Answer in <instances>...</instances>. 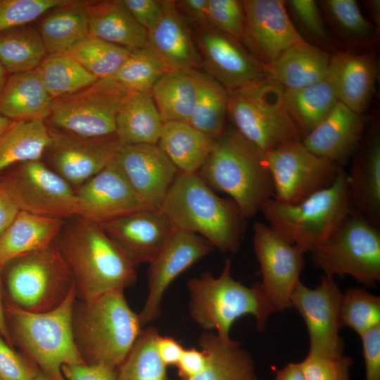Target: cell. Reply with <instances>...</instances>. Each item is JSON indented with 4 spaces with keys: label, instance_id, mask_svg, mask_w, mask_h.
Segmentation results:
<instances>
[{
    "label": "cell",
    "instance_id": "cell-9",
    "mask_svg": "<svg viewBox=\"0 0 380 380\" xmlns=\"http://www.w3.org/2000/svg\"><path fill=\"white\" fill-rule=\"evenodd\" d=\"M283 91L267 77L227 92V115L233 127L265 153L303 139L286 110Z\"/></svg>",
    "mask_w": 380,
    "mask_h": 380
},
{
    "label": "cell",
    "instance_id": "cell-10",
    "mask_svg": "<svg viewBox=\"0 0 380 380\" xmlns=\"http://www.w3.org/2000/svg\"><path fill=\"white\" fill-rule=\"evenodd\" d=\"M310 253L326 275H349L368 287L380 281V231L355 210Z\"/></svg>",
    "mask_w": 380,
    "mask_h": 380
},
{
    "label": "cell",
    "instance_id": "cell-23",
    "mask_svg": "<svg viewBox=\"0 0 380 380\" xmlns=\"http://www.w3.org/2000/svg\"><path fill=\"white\" fill-rule=\"evenodd\" d=\"M366 118L338 101L331 113L302 139L312 153L341 167L353 156L365 135Z\"/></svg>",
    "mask_w": 380,
    "mask_h": 380
},
{
    "label": "cell",
    "instance_id": "cell-19",
    "mask_svg": "<svg viewBox=\"0 0 380 380\" xmlns=\"http://www.w3.org/2000/svg\"><path fill=\"white\" fill-rule=\"evenodd\" d=\"M75 190L77 216L102 224L148 208L114 160Z\"/></svg>",
    "mask_w": 380,
    "mask_h": 380
},
{
    "label": "cell",
    "instance_id": "cell-58",
    "mask_svg": "<svg viewBox=\"0 0 380 380\" xmlns=\"http://www.w3.org/2000/svg\"><path fill=\"white\" fill-rule=\"evenodd\" d=\"M274 380H305L300 362H289L276 373Z\"/></svg>",
    "mask_w": 380,
    "mask_h": 380
},
{
    "label": "cell",
    "instance_id": "cell-55",
    "mask_svg": "<svg viewBox=\"0 0 380 380\" xmlns=\"http://www.w3.org/2000/svg\"><path fill=\"white\" fill-rule=\"evenodd\" d=\"M205 353L196 348H184L176 365L179 376L182 379L192 378L201 373L205 367Z\"/></svg>",
    "mask_w": 380,
    "mask_h": 380
},
{
    "label": "cell",
    "instance_id": "cell-40",
    "mask_svg": "<svg viewBox=\"0 0 380 380\" xmlns=\"http://www.w3.org/2000/svg\"><path fill=\"white\" fill-rule=\"evenodd\" d=\"M159 334L153 327L141 329L129 352L115 370V380H168L156 341Z\"/></svg>",
    "mask_w": 380,
    "mask_h": 380
},
{
    "label": "cell",
    "instance_id": "cell-17",
    "mask_svg": "<svg viewBox=\"0 0 380 380\" xmlns=\"http://www.w3.org/2000/svg\"><path fill=\"white\" fill-rule=\"evenodd\" d=\"M203 71L227 92L268 77L267 68L238 41L211 27L196 30Z\"/></svg>",
    "mask_w": 380,
    "mask_h": 380
},
{
    "label": "cell",
    "instance_id": "cell-64",
    "mask_svg": "<svg viewBox=\"0 0 380 380\" xmlns=\"http://www.w3.org/2000/svg\"><path fill=\"white\" fill-rule=\"evenodd\" d=\"M0 380H3L1 378H0Z\"/></svg>",
    "mask_w": 380,
    "mask_h": 380
},
{
    "label": "cell",
    "instance_id": "cell-46",
    "mask_svg": "<svg viewBox=\"0 0 380 380\" xmlns=\"http://www.w3.org/2000/svg\"><path fill=\"white\" fill-rule=\"evenodd\" d=\"M72 0H0V31L31 24Z\"/></svg>",
    "mask_w": 380,
    "mask_h": 380
},
{
    "label": "cell",
    "instance_id": "cell-6",
    "mask_svg": "<svg viewBox=\"0 0 380 380\" xmlns=\"http://www.w3.org/2000/svg\"><path fill=\"white\" fill-rule=\"evenodd\" d=\"M231 269L227 259L218 277L206 271L186 282L190 316L201 328L215 330L224 339L230 338L231 327L239 317L252 315L258 331H262L276 312L260 282L246 286L232 277Z\"/></svg>",
    "mask_w": 380,
    "mask_h": 380
},
{
    "label": "cell",
    "instance_id": "cell-37",
    "mask_svg": "<svg viewBox=\"0 0 380 380\" xmlns=\"http://www.w3.org/2000/svg\"><path fill=\"white\" fill-rule=\"evenodd\" d=\"M196 87L193 113L187 123L201 133L217 139L224 129L228 93L203 70L191 71Z\"/></svg>",
    "mask_w": 380,
    "mask_h": 380
},
{
    "label": "cell",
    "instance_id": "cell-47",
    "mask_svg": "<svg viewBox=\"0 0 380 380\" xmlns=\"http://www.w3.org/2000/svg\"><path fill=\"white\" fill-rule=\"evenodd\" d=\"M338 27L355 39H365L372 34V25L362 15L355 0L322 1Z\"/></svg>",
    "mask_w": 380,
    "mask_h": 380
},
{
    "label": "cell",
    "instance_id": "cell-22",
    "mask_svg": "<svg viewBox=\"0 0 380 380\" xmlns=\"http://www.w3.org/2000/svg\"><path fill=\"white\" fill-rule=\"evenodd\" d=\"M101 227L135 267L151 262L173 230L160 210L154 208L132 213Z\"/></svg>",
    "mask_w": 380,
    "mask_h": 380
},
{
    "label": "cell",
    "instance_id": "cell-29",
    "mask_svg": "<svg viewBox=\"0 0 380 380\" xmlns=\"http://www.w3.org/2000/svg\"><path fill=\"white\" fill-rule=\"evenodd\" d=\"M198 343L207 362L198 375L182 380H258L253 358L241 343L203 332Z\"/></svg>",
    "mask_w": 380,
    "mask_h": 380
},
{
    "label": "cell",
    "instance_id": "cell-3",
    "mask_svg": "<svg viewBox=\"0 0 380 380\" xmlns=\"http://www.w3.org/2000/svg\"><path fill=\"white\" fill-rule=\"evenodd\" d=\"M197 174L213 191L228 194L246 219L274 196L265 152L234 127L224 128Z\"/></svg>",
    "mask_w": 380,
    "mask_h": 380
},
{
    "label": "cell",
    "instance_id": "cell-36",
    "mask_svg": "<svg viewBox=\"0 0 380 380\" xmlns=\"http://www.w3.org/2000/svg\"><path fill=\"white\" fill-rule=\"evenodd\" d=\"M50 139L44 120L14 122L0 134V174L15 164L42 160Z\"/></svg>",
    "mask_w": 380,
    "mask_h": 380
},
{
    "label": "cell",
    "instance_id": "cell-62",
    "mask_svg": "<svg viewBox=\"0 0 380 380\" xmlns=\"http://www.w3.org/2000/svg\"><path fill=\"white\" fill-rule=\"evenodd\" d=\"M13 122V121H11L0 115V134L11 127Z\"/></svg>",
    "mask_w": 380,
    "mask_h": 380
},
{
    "label": "cell",
    "instance_id": "cell-61",
    "mask_svg": "<svg viewBox=\"0 0 380 380\" xmlns=\"http://www.w3.org/2000/svg\"><path fill=\"white\" fill-rule=\"evenodd\" d=\"M9 75L10 74L0 63V98L6 86Z\"/></svg>",
    "mask_w": 380,
    "mask_h": 380
},
{
    "label": "cell",
    "instance_id": "cell-63",
    "mask_svg": "<svg viewBox=\"0 0 380 380\" xmlns=\"http://www.w3.org/2000/svg\"><path fill=\"white\" fill-rule=\"evenodd\" d=\"M31 380H51V379L42 372H39L38 374Z\"/></svg>",
    "mask_w": 380,
    "mask_h": 380
},
{
    "label": "cell",
    "instance_id": "cell-48",
    "mask_svg": "<svg viewBox=\"0 0 380 380\" xmlns=\"http://www.w3.org/2000/svg\"><path fill=\"white\" fill-rule=\"evenodd\" d=\"M300 362L305 380H350L353 360L348 356L329 359L308 354Z\"/></svg>",
    "mask_w": 380,
    "mask_h": 380
},
{
    "label": "cell",
    "instance_id": "cell-59",
    "mask_svg": "<svg viewBox=\"0 0 380 380\" xmlns=\"http://www.w3.org/2000/svg\"><path fill=\"white\" fill-rule=\"evenodd\" d=\"M0 334L12 346L11 340L7 329L4 311V293L2 283V267L0 265Z\"/></svg>",
    "mask_w": 380,
    "mask_h": 380
},
{
    "label": "cell",
    "instance_id": "cell-41",
    "mask_svg": "<svg viewBox=\"0 0 380 380\" xmlns=\"http://www.w3.org/2000/svg\"><path fill=\"white\" fill-rule=\"evenodd\" d=\"M37 69L52 100L75 93L98 80L66 53L47 54Z\"/></svg>",
    "mask_w": 380,
    "mask_h": 380
},
{
    "label": "cell",
    "instance_id": "cell-39",
    "mask_svg": "<svg viewBox=\"0 0 380 380\" xmlns=\"http://www.w3.org/2000/svg\"><path fill=\"white\" fill-rule=\"evenodd\" d=\"M47 52L32 24L0 31V63L10 74L36 69Z\"/></svg>",
    "mask_w": 380,
    "mask_h": 380
},
{
    "label": "cell",
    "instance_id": "cell-8",
    "mask_svg": "<svg viewBox=\"0 0 380 380\" xmlns=\"http://www.w3.org/2000/svg\"><path fill=\"white\" fill-rule=\"evenodd\" d=\"M2 283L4 302L35 313L56 309L75 287L69 266L55 242L6 263Z\"/></svg>",
    "mask_w": 380,
    "mask_h": 380
},
{
    "label": "cell",
    "instance_id": "cell-54",
    "mask_svg": "<svg viewBox=\"0 0 380 380\" xmlns=\"http://www.w3.org/2000/svg\"><path fill=\"white\" fill-rule=\"evenodd\" d=\"M176 6L188 24L196 30L210 27L208 19V0L175 1Z\"/></svg>",
    "mask_w": 380,
    "mask_h": 380
},
{
    "label": "cell",
    "instance_id": "cell-2",
    "mask_svg": "<svg viewBox=\"0 0 380 380\" xmlns=\"http://www.w3.org/2000/svg\"><path fill=\"white\" fill-rule=\"evenodd\" d=\"M159 210L173 228L199 234L222 252L240 246L246 219L234 200L217 196L197 173L179 172Z\"/></svg>",
    "mask_w": 380,
    "mask_h": 380
},
{
    "label": "cell",
    "instance_id": "cell-49",
    "mask_svg": "<svg viewBox=\"0 0 380 380\" xmlns=\"http://www.w3.org/2000/svg\"><path fill=\"white\" fill-rule=\"evenodd\" d=\"M39 372L31 360L15 351L0 334V378L31 380Z\"/></svg>",
    "mask_w": 380,
    "mask_h": 380
},
{
    "label": "cell",
    "instance_id": "cell-26",
    "mask_svg": "<svg viewBox=\"0 0 380 380\" xmlns=\"http://www.w3.org/2000/svg\"><path fill=\"white\" fill-rule=\"evenodd\" d=\"M327 76L338 101L354 112L364 114L375 89L377 64L372 54L350 51L330 56Z\"/></svg>",
    "mask_w": 380,
    "mask_h": 380
},
{
    "label": "cell",
    "instance_id": "cell-28",
    "mask_svg": "<svg viewBox=\"0 0 380 380\" xmlns=\"http://www.w3.org/2000/svg\"><path fill=\"white\" fill-rule=\"evenodd\" d=\"M65 220L19 210L0 235V265L53 244Z\"/></svg>",
    "mask_w": 380,
    "mask_h": 380
},
{
    "label": "cell",
    "instance_id": "cell-35",
    "mask_svg": "<svg viewBox=\"0 0 380 380\" xmlns=\"http://www.w3.org/2000/svg\"><path fill=\"white\" fill-rule=\"evenodd\" d=\"M284 106L302 137L320 124L334 110L338 99L327 75L315 84L284 89Z\"/></svg>",
    "mask_w": 380,
    "mask_h": 380
},
{
    "label": "cell",
    "instance_id": "cell-4",
    "mask_svg": "<svg viewBox=\"0 0 380 380\" xmlns=\"http://www.w3.org/2000/svg\"><path fill=\"white\" fill-rule=\"evenodd\" d=\"M123 290L75 301L72 332L77 350L87 365L113 369L121 364L139 335V314L127 303Z\"/></svg>",
    "mask_w": 380,
    "mask_h": 380
},
{
    "label": "cell",
    "instance_id": "cell-14",
    "mask_svg": "<svg viewBox=\"0 0 380 380\" xmlns=\"http://www.w3.org/2000/svg\"><path fill=\"white\" fill-rule=\"evenodd\" d=\"M343 293L334 277L324 274L315 289L300 280L291 297V307L303 319L309 335V353L329 359L343 356L345 343L339 335L341 303Z\"/></svg>",
    "mask_w": 380,
    "mask_h": 380
},
{
    "label": "cell",
    "instance_id": "cell-57",
    "mask_svg": "<svg viewBox=\"0 0 380 380\" xmlns=\"http://www.w3.org/2000/svg\"><path fill=\"white\" fill-rule=\"evenodd\" d=\"M18 208L10 196L0 188V235L12 222Z\"/></svg>",
    "mask_w": 380,
    "mask_h": 380
},
{
    "label": "cell",
    "instance_id": "cell-25",
    "mask_svg": "<svg viewBox=\"0 0 380 380\" xmlns=\"http://www.w3.org/2000/svg\"><path fill=\"white\" fill-rule=\"evenodd\" d=\"M163 14L148 32L147 46L170 70H201V59L189 25L179 12L175 1H163Z\"/></svg>",
    "mask_w": 380,
    "mask_h": 380
},
{
    "label": "cell",
    "instance_id": "cell-51",
    "mask_svg": "<svg viewBox=\"0 0 380 380\" xmlns=\"http://www.w3.org/2000/svg\"><path fill=\"white\" fill-rule=\"evenodd\" d=\"M365 362V380H380V325L360 336Z\"/></svg>",
    "mask_w": 380,
    "mask_h": 380
},
{
    "label": "cell",
    "instance_id": "cell-52",
    "mask_svg": "<svg viewBox=\"0 0 380 380\" xmlns=\"http://www.w3.org/2000/svg\"><path fill=\"white\" fill-rule=\"evenodd\" d=\"M136 21L147 32L158 23L163 14V1L122 0Z\"/></svg>",
    "mask_w": 380,
    "mask_h": 380
},
{
    "label": "cell",
    "instance_id": "cell-38",
    "mask_svg": "<svg viewBox=\"0 0 380 380\" xmlns=\"http://www.w3.org/2000/svg\"><path fill=\"white\" fill-rule=\"evenodd\" d=\"M151 94L163 122H188L196 98L191 72L167 71L156 82Z\"/></svg>",
    "mask_w": 380,
    "mask_h": 380
},
{
    "label": "cell",
    "instance_id": "cell-33",
    "mask_svg": "<svg viewBox=\"0 0 380 380\" xmlns=\"http://www.w3.org/2000/svg\"><path fill=\"white\" fill-rule=\"evenodd\" d=\"M91 1L72 0L44 15L37 28L47 54L66 53L89 34L87 8Z\"/></svg>",
    "mask_w": 380,
    "mask_h": 380
},
{
    "label": "cell",
    "instance_id": "cell-42",
    "mask_svg": "<svg viewBox=\"0 0 380 380\" xmlns=\"http://www.w3.org/2000/svg\"><path fill=\"white\" fill-rule=\"evenodd\" d=\"M132 51L87 34L67 52L98 80L113 77Z\"/></svg>",
    "mask_w": 380,
    "mask_h": 380
},
{
    "label": "cell",
    "instance_id": "cell-34",
    "mask_svg": "<svg viewBox=\"0 0 380 380\" xmlns=\"http://www.w3.org/2000/svg\"><path fill=\"white\" fill-rule=\"evenodd\" d=\"M215 140L186 122L163 123L158 146L179 172L197 173L213 151Z\"/></svg>",
    "mask_w": 380,
    "mask_h": 380
},
{
    "label": "cell",
    "instance_id": "cell-32",
    "mask_svg": "<svg viewBox=\"0 0 380 380\" xmlns=\"http://www.w3.org/2000/svg\"><path fill=\"white\" fill-rule=\"evenodd\" d=\"M163 123L151 91L131 92L118 109L115 134L122 145L158 144Z\"/></svg>",
    "mask_w": 380,
    "mask_h": 380
},
{
    "label": "cell",
    "instance_id": "cell-43",
    "mask_svg": "<svg viewBox=\"0 0 380 380\" xmlns=\"http://www.w3.org/2000/svg\"><path fill=\"white\" fill-rule=\"evenodd\" d=\"M169 70L170 69L146 46L132 51L110 79L128 93L148 92Z\"/></svg>",
    "mask_w": 380,
    "mask_h": 380
},
{
    "label": "cell",
    "instance_id": "cell-5",
    "mask_svg": "<svg viewBox=\"0 0 380 380\" xmlns=\"http://www.w3.org/2000/svg\"><path fill=\"white\" fill-rule=\"evenodd\" d=\"M77 300L75 287L54 310L30 312L4 301L7 329L13 345L51 380H65V365L85 364L72 332V312Z\"/></svg>",
    "mask_w": 380,
    "mask_h": 380
},
{
    "label": "cell",
    "instance_id": "cell-15",
    "mask_svg": "<svg viewBox=\"0 0 380 380\" xmlns=\"http://www.w3.org/2000/svg\"><path fill=\"white\" fill-rule=\"evenodd\" d=\"M42 160L76 189L115 158L122 144L116 134L84 137L50 129Z\"/></svg>",
    "mask_w": 380,
    "mask_h": 380
},
{
    "label": "cell",
    "instance_id": "cell-1",
    "mask_svg": "<svg viewBox=\"0 0 380 380\" xmlns=\"http://www.w3.org/2000/svg\"><path fill=\"white\" fill-rule=\"evenodd\" d=\"M55 243L72 272L77 299L124 291L137 281L136 267L99 224L77 215L67 219Z\"/></svg>",
    "mask_w": 380,
    "mask_h": 380
},
{
    "label": "cell",
    "instance_id": "cell-60",
    "mask_svg": "<svg viewBox=\"0 0 380 380\" xmlns=\"http://www.w3.org/2000/svg\"><path fill=\"white\" fill-rule=\"evenodd\" d=\"M369 7L372 11L373 18H374L375 23L378 26H379L380 21V1L379 0H372L369 1Z\"/></svg>",
    "mask_w": 380,
    "mask_h": 380
},
{
    "label": "cell",
    "instance_id": "cell-18",
    "mask_svg": "<svg viewBox=\"0 0 380 380\" xmlns=\"http://www.w3.org/2000/svg\"><path fill=\"white\" fill-rule=\"evenodd\" d=\"M213 244L203 236L173 228L148 270V296L139 314L143 326L158 319L164 294L181 273L210 253Z\"/></svg>",
    "mask_w": 380,
    "mask_h": 380
},
{
    "label": "cell",
    "instance_id": "cell-45",
    "mask_svg": "<svg viewBox=\"0 0 380 380\" xmlns=\"http://www.w3.org/2000/svg\"><path fill=\"white\" fill-rule=\"evenodd\" d=\"M208 19L212 28L246 44V19L243 1L208 0Z\"/></svg>",
    "mask_w": 380,
    "mask_h": 380
},
{
    "label": "cell",
    "instance_id": "cell-21",
    "mask_svg": "<svg viewBox=\"0 0 380 380\" xmlns=\"http://www.w3.org/2000/svg\"><path fill=\"white\" fill-rule=\"evenodd\" d=\"M115 160L142 202L159 209L179 171L158 144L122 145Z\"/></svg>",
    "mask_w": 380,
    "mask_h": 380
},
{
    "label": "cell",
    "instance_id": "cell-11",
    "mask_svg": "<svg viewBox=\"0 0 380 380\" xmlns=\"http://www.w3.org/2000/svg\"><path fill=\"white\" fill-rule=\"evenodd\" d=\"M129 93L110 78L72 94L52 100L45 120L50 129L84 137H102L115 134L116 116Z\"/></svg>",
    "mask_w": 380,
    "mask_h": 380
},
{
    "label": "cell",
    "instance_id": "cell-20",
    "mask_svg": "<svg viewBox=\"0 0 380 380\" xmlns=\"http://www.w3.org/2000/svg\"><path fill=\"white\" fill-rule=\"evenodd\" d=\"M246 45L266 68L289 47L307 42L293 26L281 0L243 1Z\"/></svg>",
    "mask_w": 380,
    "mask_h": 380
},
{
    "label": "cell",
    "instance_id": "cell-53",
    "mask_svg": "<svg viewBox=\"0 0 380 380\" xmlns=\"http://www.w3.org/2000/svg\"><path fill=\"white\" fill-rule=\"evenodd\" d=\"M62 372L65 380H115V369L103 365H65Z\"/></svg>",
    "mask_w": 380,
    "mask_h": 380
},
{
    "label": "cell",
    "instance_id": "cell-16",
    "mask_svg": "<svg viewBox=\"0 0 380 380\" xmlns=\"http://www.w3.org/2000/svg\"><path fill=\"white\" fill-rule=\"evenodd\" d=\"M253 229V245L260 265L261 286L276 312L291 308V297L300 281L305 253L268 224L255 222Z\"/></svg>",
    "mask_w": 380,
    "mask_h": 380
},
{
    "label": "cell",
    "instance_id": "cell-44",
    "mask_svg": "<svg viewBox=\"0 0 380 380\" xmlns=\"http://www.w3.org/2000/svg\"><path fill=\"white\" fill-rule=\"evenodd\" d=\"M341 323L359 336L380 325V297L363 288L351 287L342 294Z\"/></svg>",
    "mask_w": 380,
    "mask_h": 380
},
{
    "label": "cell",
    "instance_id": "cell-24",
    "mask_svg": "<svg viewBox=\"0 0 380 380\" xmlns=\"http://www.w3.org/2000/svg\"><path fill=\"white\" fill-rule=\"evenodd\" d=\"M347 172L348 191L353 210L369 223L380 225V132L372 126L353 156Z\"/></svg>",
    "mask_w": 380,
    "mask_h": 380
},
{
    "label": "cell",
    "instance_id": "cell-12",
    "mask_svg": "<svg viewBox=\"0 0 380 380\" xmlns=\"http://www.w3.org/2000/svg\"><path fill=\"white\" fill-rule=\"evenodd\" d=\"M0 188L19 210L63 220L77 215L75 190L42 160L7 168L0 174Z\"/></svg>",
    "mask_w": 380,
    "mask_h": 380
},
{
    "label": "cell",
    "instance_id": "cell-31",
    "mask_svg": "<svg viewBox=\"0 0 380 380\" xmlns=\"http://www.w3.org/2000/svg\"><path fill=\"white\" fill-rule=\"evenodd\" d=\"M330 56L308 42L293 45L267 67L268 78L284 89L304 87L324 79Z\"/></svg>",
    "mask_w": 380,
    "mask_h": 380
},
{
    "label": "cell",
    "instance_id": "cell-50",
    "mask_svg": "<svg viewBox=\"0 0 380 380\" xmlns=\"http://www.w3.org/2000/svg\"><path fill=\"white\" fill-rule=\"evenodd\" d=\"M303 26L317 39L326 42L328 34L317 4L313 0H291L288 1Z\"/></svg>",
    "mask_w": 380,
    "mask_h": 380
},
{
    "label": "cell",
    "instance_id": "cell-27",
    "mask_svg": "<svg viewBox=\"0 0 380 380\" xmlns=\"http://www.w3.org/2000/svg\"><path fill=\"white\" fill-rule=\"evenodd\" d=\"M87 11L89 34L131 51L147 46L148 32L122 0L91 1Z\"/></svg>",
    "mask_w": 380,
    "mask_h": 380
},
{
    "label": "cell",
    "instance_id": "cell-7",
    "mask_svg": "<svg viewBox=\"0 0 380 380\" xmlns=\"http://www.w3.org/2000/svg\"><path fill=\"white\" fill-rule=\"evenodd\" d=\"M353 210L343 168L330 186L300 202L289 204L272 198L260 210L270 228L305 253L326 241Z\"/></svg>",
    "mask_w": 380,
    "mask_h": 380
},
{
    "label": "cell",
    "instance_id": "cell-56",
    "mask_svg": "<svg viewBox=\"0 0 380 380\" xmlns=\"http://www.w3.org/2000/svg\"><path fill=\"white\" fill-rule=\"evenodd\" d=\"M156 350L161 361L167 367L176 366L184 348L174 338L159 335L156 341Z\"/></svg>",
    "mask_w": 380,
    "mask_h": 380
},
{
    "label": "cell",
    "instance_id": "cell-30",
    "mask_svg": "<svg viewBox=\"0 0 380 380\" xmlns=\"http://www.w3.org/2000/svg\"><path fill=\"white\" fill-rule=\"evenodd\" d=\"M51 102L37 68L9 75L0 98V115L13 122L45 121Z\"/></svg>",
    "mask_w": 380,
    "mask_h": 380
},
{
    "label": "cell",
    "instance_id": "cell-13",
    "mask_svg": "<svg viewBox=\"0 0 380 380\" xmlns=\"http://www.w3.org/2000/svg\"><path fill=\"white\" fill-rule=\"evenodd\" d=\"M273 186V198L294 204L330 186L342 168L308 150L301 141L265 153Z\"/></svg>",
    "mask_w": 380,
    "mask_h": 380
}]
</instances>
